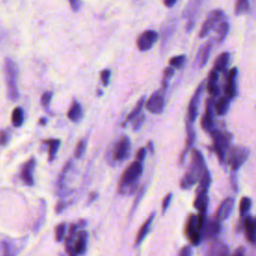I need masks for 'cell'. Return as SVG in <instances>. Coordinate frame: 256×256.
Masks as SVG:
<instances>
[{
  "label": "cell",
  "mask_w": 256,
  "mask_h": 256,
  "mask_svg": "<svg viewBox=\"0 0 256 256\" xmlns=\"http://www.w3.org/2000/svg\"><path fill=\"white\" fill-rule=\"evenodd\" d=\"M193 206L195 209H197L199 211V213L206 214L207 207H208L207 193H196V197L193 202Z\"/></svg>",
  "instance_id": "44dd1931"
},
{
  "label": "cell",
  "mask_w": 256,
  "mask_h": 256,
  "mask_svg": "<svg viewBox=\"0 0 256 256\" xmlns=\"http://www.w3.org/2000/svg\"><path fill=\"white\" fill-rule=\"evenodd\" d=\"M251 205H252V202H251V199L249 197H242L241 200H240V203H239V213H240V216L243 218L245 217L248 212L250 211V208H251Z\"/></svg>",
  "instance_id": "f546056e"
},
{
  "label": "cell",
  "mask_w": 256,
  "mask_h": 256,
  "mask_svg": "<svg viewBox=\"0 0 256 256\" xmlns=\"http://www.w3.org/2000/svg\"><path fill=\"white\" fill-rule=\"evenodd\" d=\"M223 16H224V13L222 10H213L206 18V20L204 21L203 25H202V28L200 30V33H199V37L200 38H203L205 37L209 32L210 30L217 24L219 23L222 19H223Z\"/></svg>",
  "instance_id": "9c48e42d"
},
{
  "label": "cell",
  "mask_w": 256,
  "mask_h": 256,
  "mask_svg": "<svg viewBox=\"0 0 256 256\" xmlns=\"http://www.w3.org/2000/svg\"><path fill=\"white\" fill-rule=\"evenodd\" d=\"M110 75H111V72L110 70L108 69H105L101 72L100 74V78H101V82L103 84V86H107L109 84V79H110Z\"/></svg>",
  "instance_id": "d590c367"
},
{
  "label": "cell",
  "mask_w": 256,
  "mask_h": 256,
  "mask_svg": "<svg viewBox=\"0 0 256 256\" xmlns=\"http://www.w3.org/2000/svg\"><path fill=\"white\" fill-rule=\"evenodd\" d=\"M220 230H221V225H220V222L216 218H215V220H212V219L207 220L205 218L204 223L200 230L201 238L202 239L214 238L219 234Z\"/></svg>",
  "instance_id": "7c38bea8"
},
{
  "label": "cell",
  "mask_w": 256,
  "mask_h": 256,
  "mask_svg": "<svg viewBox=\"0 0 256 256\" xmlns=\"http://www.w3.org/2000/svg\"><path fill=\"white\" fill-rule=\"evenodd\" d=\"M165 105L163 92L158 90L154 92L146 102V109L154 114H159L163 111Z\"/></svg>",
  "instance_id": "8fae6325"
},
{
  "label": "cell",
  "mask_w": 256,
  "mask_h": 256,
  "mask_svg": "<svg viewBox=\"0 0 256 256\" xmlns=\"http://www.w3.org/2000/svg\"><path fill=\"white\" fill-rule=\"evenodd\" d=\"M233 206H234L233 198L227 197L226 199H224L218 207V210L216 212V219L219 222L227 219L233 210Z\"/></svg>",
  "instance_id": "2e32d148"
},
{
  "label": "cell",
  "mask_w": 256,
  "mask_h": 256,
  "mask_svg": "<svg viewBox=\"0 0 256 256\" xmlns=\"http://www.w3.org/2000/svg\"><path fill=\"white\" fill-rule=\"evenodd\" d=\"M142 172H143V166L141 161L136 160L132 162L122 175V178L119 184V192L124 193L125 189L129 187L130 194L133 193L137 187V182Z\"/></svg>",
  "instance_id": "7a4b0ae2"
},
{
  "label": "cell",
  "mask_w": 256,
  "mask_h": 256,
  "mask_svg": "<svg viewBox=\"0 0 256 256\" xmlns=\"http://www.w3.org/2000/svg\"><path fill=\"white\" fill-rule=\"evenodd\" d=\"M145 156H146V149L145 148H140L139 150H138V152H137V154H136V160H139V161H143L144 160V158H145Z\"/></svg>",
  "instance_id": "ee69618b"
},
{
  "label": "cell",
  "mask_w": 256,
  "mask_h": 256,
  "mask_svg": "<svg viewBox=\"0 0 256 256\" xmlns=\"http://www.w3.org/2000/svg\"><path fill=\"white\" fill-rule=\"evenodd\" d=\"M97 197V193H95V192H93L92 194H90V196H89V199H88V203L87 204H90L91 202H93L94 201V199Z\"/></svg>",
  "instance_id": "816d5d0a"
},
{
  "label": "cell",
  "mask_w": 256,
  "mask_h": 256,
  "mask_svg": "<svg viewBox=\"0 0 256 256\" xmlns=\"http://www.w3.org/2000/svg\"><path fill=\"white\" fill-rule=\"evenodd\" d=\"M203 89H204V82H202L198 85V87L196 88L194 94L192 95V97L190 99L188 109H187V120H186V124H188V125H193V123L196 120V117L198 115V108H199V104H200L201 95L203 93Z\"/></svg>",
  "instance_id": "8992f818"
},
{
  "label": "cell",
  "mask_w": 256,
  "mask_h": 256,
  "mask_svg": "<svg viewBox=\"0 0 256 256\" xmlns=\"http://www.w3.org/2000/svg\"><path fill=\"white\" fill-rule=\"evenodd\" d=\"M245 254V249L244 247H239L237 248L234 252H233V255H236V256H243Z\"/></svg>",
  "instance_id": "c3c4849f"
},
{
  "label": "cell",
  "mask_w": 256,
  "mask_h": 256,
  "mask_svg": "<svg viewBox=\"0 0 256 256\" xmlns=\"http://www.w3.org/2000/svg\"><path fill=\"white\" fill-rule=\"evenodd\" d=\"M4 72H5V81H6V85H7L8 97L10 100L16 101L19 97V91H18V87H17L18 69L12 59H10V58L5 59Z\"/></svg>",
  "instance_id": "277c9868"
},
{
  "label": "cell",
  "mask_w": 256,
  "mask_h": 256,
  "mask_svg": "<svg viewBox=\"0 0 256 256\" xmlns=\"http://www.w3.org/2000/svg\"><path fill=\"white\" fill-rule=\"evenodd\" d=\"M206 254H208L210 256H225V255L230 254V251H229V248L227 247V245L224 244L223 242L213 241L209 245Z\"/></svg>",
  "instance_id": "d6986e66"
},
{
  "label": "cell",
  "mask_w": 256,
  "mask_h": 256,
  "mask_svg": "<svg viewBox=\"0 0 256 256\" xmlns=\"http://www.w3.org/2000/svg\"><path fill=\"white\" fill-rule=\"evenodd\" d=\"M70 165H71V162H69V163H67V164L65 165V167H64V169H63V171H62V173H61V175H60V177H59L58 186H59L60 188H62V186H63V183H64V179H65V175H66V172H67V170L69 169Z\"/></svg>",
  "instance_id": "b9f144b4"
},
{
  "label": "cell",
  "mask_w": 256,
  "mask_h": 256,
  "mask_svg": "<svg viewBox=\"0 0 256 256\" xmlns=\"http://www.w3.org/2000/svg\"><path fill=\"white\" fill-rule=\"evenodd\" d=\"M34 167H35V160L34 158H31L30 160H28L22 167V170H21V179L22 181L26 184V185H33L34 184V179L32 177V172L34 170Z\"/></svg>",
  "instance_id": "ac0fdd59"
},
{
  "label": "cell",
  "mask_w": 256,
  "mask_h": 256,
  "mask_svg": "<svg viewBox=\"0 0 256 256\" xmlns=\"http://www.w3.org/2000/svg\"><path fill=\"white\" fill-rule=\"evenodd\" d=\"M249 149L243 146L229 147L226 154V163L229 165L232 171H237L247 160L249 156Z\"/></svg>",
  "instance_id": "5b68a950"
},
{
  "label": "cell",
  "mask_w": 256,
  "mask_h": 256,
  "mask_svg": "<svg viewBox=\"0 0 256 256\" xmlns=\"http://www.w3.org/2000/svg\"><path fill=\"white\" fill-rule=\"evenodd\" d=\"M243 227L247 240L256 246V218L247 214L243 217Z\"/></svg>",
  "instance_id": "5bb4252c"
},
{
  "label": "cell",
  "mask_w": 256,
  "mask_h": 256,
  "mask_svg": "<svg viewBox=\"0 0 256 256\" xmlns=\"http://www.w3.org/2000/svg\"><path fill=\"white\" fill-rule=\"evenodd\" d=\"M67 116L70 120L74 121V122H77L81 119L82 117V108H81V105L77 102V101H74L67 113Z\"/></svg>",
  "instance_id": "4316f807"
},
{
  "label": "cell",
  "mask_w": 256,
  "mask_h": 256,
  "mask_svg": "<svg viewBox=\"0 0 256 256\" xmlns=\"http://www.w3.org/2000/svg\"><path fill=\"white\" fill-rule=\"evenodd\" d=\"M228 32H229V23L227 21L221 22L218 25V28H217V34H218L217 40H218L219 43L225 40Z\"/></svg>",
  "instance_id": "4dcf8cb0"
},
{
  "label": "cell",
  "mask_w": 256,
  "mask_h": 256,
  "mask_svg": "<svg viewBox=\"0 0 256 256\" xmlns=\"http://www.w3.org/2000/svg\"><path fill=\"white\" fill-rule=\"evenodd\" d=\"M237 78H238V69L237 67H233L229 70L227 77H226V83L224 86L225 95L230 97L231 99L235 98L237 95Z\"/></svg>",
  "instance_id": "4fadbf2b"
},
{
  "label": "cell",
  "mask_w": 256,
  "mask_h": 256,
  "mask_svg": "<svg viewBox=\"0 0 256 256\" xmlns=\"http://www.w3.org/2000/svg\"><path fill=\"white\" fill-rule=\"evenodd\" d=\"M232 99L227 95L221 97L217 102H215V112L219 116H223L227 113L230 105V101Z\"/></svg>",
  "instance_id": "d4e9b609"
},
{
  "label": "cell",
  "mask_w": 256,
  "mask_h": 256,
  "mask_svg": "<svg viewBox=\"0 0 256 256\" xmlns=\"http://www.w3.org/2000/svg\"><path fill=\"white\" fill-rule=\"evenodd\" d=\"M212 138V146L216 156L219 159V162L223 164L226 161V154L230 147L232 135L226 131H221L218 129H214L210 132Z\"/></svg>",
  "instance_id": "3957f363"
},
{
  "label": "cell",
  "mask_w": 256,
  "mask_h": 256,
  "mask_svg": "<svg viewBox=\"0 0 256 256\" xmlns=\"http://www.w3.org/2000/svg\"><path fill=\"white\" fill-rule=\"evenodd\" d=\"M144 115H141L139 117H137V119L134 121V124H133V127H134V130H137L140 128V126L142 125L143 121H144Z\"/></svg>",
  "instance_id": "f6af8a7d"
},
{
  "label": "cell",
  "mask_w": 256,
  "mask_h": 256,
  "mask_svg": "<svg viewBox=\"0 0 256 256\" xmlns=\"http://www.w3.org/2000/svg\"><path fill=\"white\" fill-rule=\"evenodd\" d=\"M48 145V159L49 161H53L55 158V155L57 153V150L60 146V140L59 139H49L44 141Z\"/></svg>",
  "instance_id": "83f0119b"
},
{
  "label": "cell",
  "mask_w": 256,
  "mask_h": 256,
  "mask_svg": "<svg viewBox=\"0 0 256 256\" xmlns=\"http://www.w3.org/2000/svg\"><path fill=\"white\" fill-rule=\"evenodd\" d=\"M64 207H65V204H64L63 202H59V203L57 204V207H56V212H57V213L62 212L63 209H64Z\"/></svg>",
  "instance_id": "681fc988"
},
{
  "label": "cell",
  "mask_w": 256,
  "mask_h": 256,
  "mask_svg": "<svg viewBox=\"0 0 256 256\" xmlns=\"http://www.w3.org/2000/svg\"><path fill=\"white\" fill-rule=\"evenodd\" d=\"M206 89L210 96L215 97L219 94V86H218V72L215 69H212L209 73L207 79V86Z\"/></svg>",
  "instance_id": "ffe728a7"
},
{
  "label": "cell",
  "mask_w": 256,
  "mask_h": 256,
  "mask_svg": "<svg viewBox=\"0 0 256 256\" xmlns=\"http://www.w3.org/2000/svg\"><path fill=\"white\" fill-rule=\"evenodd\" d=\"M51 98H52V92H45L42 94L41 96V104L44 106V107H47L51 101Z\"/></svg>",
  "instance_id": "f35d334b"
},
{
  "label": "cell",
  "mask_w": 256,
  "mask_h": 256,
  "mask_svg": "<svg viewBox=\"0 0 256 256\" xmlns=\"http://www.w3.org/2000/svg\"><path fill=\"white\" fill-rule=\"evenodd\" d=\"M70 3V6L72 8V10L74 11H78L80 8V0H68Z\"/></svg>",
  "instance_id": "bcb514c9"
},
{
  "label": "cell",
  "mask_w": 256,
  "mask_h": 256,
  "mask_svg": "<svg viewBox=\"0 0 256 256\" xmlns=\"http://www.w3.org/2000/svg\"><path fill=\"white\" fill-rule=\"evenodd\" d=\"M199 184L196 189V193H207L209 186L211 184V175L208 168L204 171L202 176L199 179Z\"/></svg>",
  "instance_id": "cb8c5ba5"
},
{
  "label": "cell",
  "mask_w": 256,
  "mask_h": 256,
  "mask_svg": "<svg viewBox=\"0 0 256 256\" xmlns=\"http://www.w3.org/2000/svg\"><path fill=\"white\" fill-rule=\"evenodd\" d=\"M249 8V1L248 0H237L235 5V13L237 15L243 14Z\"/></svg>",
  "instance_id": "836d02e7"
},
{
  "label": "cell",
  "mask_w": 256,
  "mask_h": 256,
  "mask_svg": "<svg viewBox=\"0 0 256 256\" xmlns=\"http://www.w3.org/2000/svg\"><path fill=\"white\" fill-rule=\"evenodd\" d=\"M12 124L14 127H19L22 125L23 120H24V112L21 107H16L12 111Z\"/></svg>",
  "instance_id": "f1b7e54d"
},
{
  "label": "cell",
  "mask_w": 256,
  "mask_h": 256,
  "mask_svg": "<svg viewBox=\"0 0 256 256\" xmlns=\"http://www.w3.org/2000/svg\"><path fill=\"white\" fill-rule=\"evenodd\" d=\"M40 120H41V121H40V124H41V125H43V124H45V123H46V119H44V118H41Z\"/></svg>",
  "instance_id": "db71d44e"
},
{
  "label": "cell",
  "mask_w": 256,
  "mask_h": 256,
  "mask_svg": "<svg viewBox=\"0 0 256 256\" xmlns=\"http://www.w3.org/2000/svg\"><path fill=\"white\" fill-rule=\"evenodd\" d=\"M230 60V53L229 52H222L218 55V57L214 61V68L218 73L225 72Z\"/></svg>",
  "instance_id": "7402d4cb"
},
{
  "label": "cell",
  "mask_w": 256,
  "mask_h": 256,
  "mask_svg": "<svg viewBox=\"0 0 256 256\" xmlns=\"http://www.w3.org/2000/svg\"><path fill=\"white\" fill-rule=\"evenodd\" d=\"M129 151H130V139L127 136H122L118 140L115 146V150H114L115 160L120 161L125 159L129 155Z\"/></svg>",
  "instance_id": "9a60e30c"
},
{
  "label": "cell",
  "mask_w": 256,
  "mask_h": 256,
  "mask_svg": "<svg viewBox=\"0 0 256 256\" xmlns=\"http://www.w3.org/2000/svg\"><path fill=\"white\" fill-rule=\"evenodd\" d=\"M154 217H155V212H153V213L150 214V216L147 218V220L143 223V225H142L141 228L139 229L138 234H137V236H136V242H135L136 245H139V244L142 242V240L145 238V236L148 234L149 229H150V226H151V224H152V222H153Z\"/></svg>",
  "instance_id": "603a6c76"
},
{
  "label": "cell",
  "mask_w": 256,
  "mask_h": 256,
  "mask_svg": "<svg viewBox=\"0 0 256 256\" xmlns=\"http://www.w3.org/2000/svg\"><path fill=\"white\" fill-rule=\"evenodd\" d=\"M144 191H145V188H142V189H141V191L138 193V196L136 197L135 202H134V204H133V206H132L133 211L136 209V207H137V205H138V203H139V200L142 198V196H143V194H144Z\"/></svg>",
  "instance_id": "7dc6e473"
},
{
  "label": "cell",
  "mask_w": 256,
  "mask_h": 256,
  "mask_svg": "<svg viewBox=\"0 0 256 256\" xmlns=\"http://www.w3.org/2000/svg\"><path fill=\"white\" fill-rule=\"evenodd\" d=\"M172 197H173V194H172V193H168V194L165 196V198H164V200H163V202H162V213H163V214L167 211V209H168V207H169V205H170V203H171Z\"/></svg>",
  "instance_id": "74e56055"
},
{
  "label": "cell",
  "mask_w": 256,
  "mask_h": 256,
  "mask_svg": "<svg viewBox=\"0 0 256 256\" xmlns=\"http://www.w3.org/2000/svg\"><path fill=\"white\" fill-rule=\"evenodd\" d=\"M84 150H85V140H81L79 141V143L75 148V157L80 158L84 153Z\"/></svg>",
  "instance_id": "8d00e7d4"
},
{
  "label": "cell",
  "mask_w": 256,
  "mask_h": 256,
  "mask_svg": "<svg viewBox=\"0 0 256 256\" xmlns=\"http://www.w3.org/2000/svg\"><path fill=\"white\" fill-rule=\"evenodd\" d=\"M211 49H212L211 42H206L199 48V50L196 54V58H195V65L198 68H203L206 65L209 55H210V52H211Z\"/></svg>",
  "instance_id": "e0dca14e"
},
{
  "label": "cell",
  "mask_w": 256,
  "mask_h": 256,
  "mask_svg": "<svg viewBox=\"0 0 256 256\" xmlns=\"http://www.w3.org/2000/svg\"><path fill=\"white\" fill-rule=\"evenodd\" d=\"M176 1H177V0H163L164 5L167 6V7H172V6L175 4Z\"/></svg>",
  "instance_id": "f907efd6"
},
{
  "label": "cell",
  "mask_w": 256,
  "mask_h": 256,
  "mask_svg": "<svg viewBox=\"0 0 256 256\" xmlns=\"http://www.w3.org/2000/svg\"><path fill=\"white\" fill-rule=\"evenodd\" d=\"M9 141V133L5 130L0 131V146H5Z\"/></svg>",
  "instance_id": "60d3db41"
},
{
  "label": "cell",
  "mask_w": 256,
  "mask_h": 256,
  "mask_svg": "<svg viewBox=\"0 0 256 256\" xmlns=\"http://www.w3.org/2000/svg\"><path fill=\"white\" fill-rule=\"evenodd\" d=\"M173 75H174V67H172V66L166 67L163 72V80L168 81L170 78H172Z\"/></svg>",
  "instance_id": "ab89813d"
},
{
  "label": "cell",
  "mask_w": 256,
  "mask_h": 256,
  "mask_svg": "<svg viewBox=\"0 0 256 256\" xmlns=\"http://www.w3.org/2000/svg\"><path fill=\"white\" fill-rule=\"evenodd\" d=\"M144 102H145V97H142L136 104V106L134 107V109L131 111V113L127 116V119H126V122L124 124H126L127 122L129 121H132L133 119H135L141 112L142 108H143V105H144Z\"/></svg>",
  "instance_id": "1f68e13d"
},
{
  "label": "cell",
  "mask_w": 256,
  "mask_h": 256,
  "mask_svg": "<svg viewBox=\"0 0 256 256\" xmlns=\"http://www.w3.org/2000/svg\"><path fill=\"white\" fill-rule=\"evenodd\" d=\"M157 39H158V33L156 31L146 30L138 36L136 44L140 51H147L155 44Z\"/></svg>",
  "instance_id": "30bf717a"
},
{
  "label": "cell",
  "mask_w": 256,
  "mask_h": 256,
  "mask_svg": "<svg viewBox=\"0 0 256 256\" xmlns=\"http://www.w3.org/2000/svg\"><path fill=\"white\" fill-rule=\"evenodd\" d=\"M185 61H186L185 55H177L169 59V65L174 68L181 69L185 64Z\"/></svg>",
  "instance_id": "d6a6232c"
},
{
  "label": "cell",
  "mask_w": 256,
  "mask_h": 256,
  "mask_svg": "<svg viewBox=\"0 0 256 256\" xmlns=\"http://www.w3.org/2000/svg\"><path fill=\"white\" fill-rule=\"evenodd\" d=\"M206 169L207 167L202 153L197 149H193L189 168L180 182V187L185 190L190 189L199 181Z\"/></svg>",
  "instance_id": "6da1fadb"
},
{
  "label": "cell",
  "mask_w": 256,
  "mask_h": 256,
  "mask_svg": "<svg viewBox=\"0 0 256 256\" xmlns=\"http://www.w3.org/2000/svg\"><path fill=\"white\" fill-rule=\"evenodd\" d=\"M64 233H65V224L61 223L55 229V238H56V240L61 241L62 238H63Z\"/></svg>",
  "instance_id": "e575fe53"
},
{
  "label": "cell",
  "mask_w": 256,
  "mask_h": 256,
  "mask_svg": "<svg viewBox=\"0 0 256 256\" xmlns=\"http://www.w3.org/2000/svg\"><path fill=\"white\" fill-rule=\"evenodd\" d=\"M87 233L85 231H80L77 234V240L74 244V252L75 254H82L86 250L87 244Z\"/></svg>",
  "instance_id": "484cf974"
},
{
  "label": "cell",
  "mask_w": 256,
  "mask_h": 256,
  "mask_svg": "<svg viewBox=\"0 0 256 256\" xmlns=\"http://www.w3.org/2000/svg\"><path fill=\"white\" fill-rule=\"evenodd\" d=\"M192 248H191V246L190 245H186V246H184V247H182L181 248V250L179 251V255L180 256H191L192 255Z\"/></svg>",
  "instance_id": "7bdbcfd3"
},
{
  "label": "cell",
  "mask_w": 256,
  "mask_h": 256,
  "mask_svg": "<svg viewBox=\"0 0 256 256\" xmlns=\"http://www.w3.org/2000/svg\"><path fill=\"white\" fill-rule=\"evenodd\" d=\"M215 99L214 97H210L206 100V108H205V113L202 116L201 119V126L203 130L206 132L210 133L215 129V124H214V112H215Z\"/></svg>",
  "instance_id": "ba28073f"
},
{
  "label": "cell",
  "mask_w": 256,
  "mask_h": 256,
  "mask_svg": "<svg viewBox=\"0 0 256 256\" xmlns=\"http://www.w3.org/2000/svg\"><path fill=\"white\" fill-rule=\"evenodd\" d=\"M184 233L187 239L190 241V243L193 246L199 245L202 238H201L200 230L197 225V215L190 214L188 216L185 224V228H184Z\"/></svg>",
  "instance_id": "52a82bcc"
},
{
  "label": "cell",
  "mask_w": 256,
  "mask_h": 256,
  "mask_svg": "<svg viewBox=\"0 0 256 256\" xmlns=\"http://www.w3.org/2000/svg\"><path fill=\"white\" fill-rule=\"evenodd\" d=\"M148 147H149V150L151 153L154 152V146H153V142L152 141H149L148 142Z\"/></svg>",
  "instance_id": "f5cc1de1"
}]
</instances>
